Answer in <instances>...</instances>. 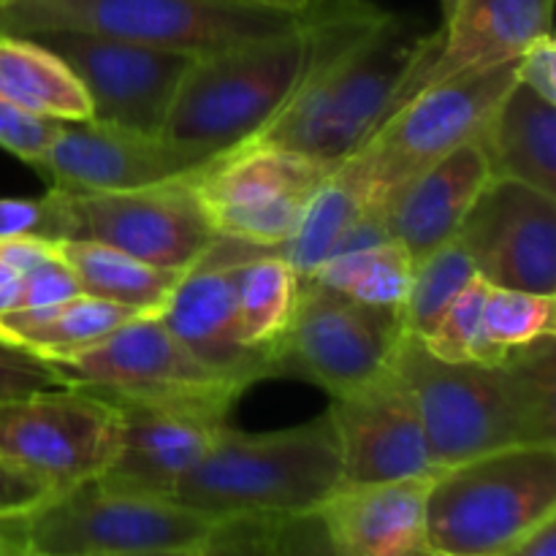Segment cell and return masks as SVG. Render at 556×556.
Masks as SVG:
<instances>
[{"label":"cell","mask_w":556,"mask_h":556,"mask_svg":"<svg viewBox=\"0 0 556 556\" xmlns=\"http://www.w3.org/2000/svg\"><path fill=\"white\" fill-rule=\"evenodd\" d=\"M304 65L277 117L248 144H275L337 168L391 114L429 33L369 0H309Z\"/></svg>","instance_id":"cell-1"},{"label":"cell","mask_w":556,"mask_h":556,"mask_svg":"<svg viewBox=\"0 0 556 556\" xmlns=\"http://www.w3.org/2000/svg\"><path fill=\"white\" fill-rule=\"evenodd\" d=\"M391 367L416 396L438 470L519 445H556V337L500 364H451L405 334Z\"/></svg>","instance_id":"cell-2"},{"label":"cell","mask_w":556,"mask_h":556,"mask_svg":"<svg viewBox=\"0 0 556 556\" xmlns=\"http://www.w3.org/2000/svg\"><path fill=\"white\" fill-rule=\"evenodd\" d=\"M340 486V443L326 410L275 432L226 424L172 500L212 519H293L320 510Z\"/></svg>","instance_id":"cell-3"},{"label":"cell","mask_w":556,"mask_h":556,"mask_svg":"<svg viewBox=\"0 0 556 556\" xmlns=\"http://www.w3.org/2000/svg\"><path fill=\"white\" fill-rule=\"evenodd\" d=\"M302 65V16L282 33L195 54L161 136L210 155H226L277 117L296 87Z\"/></svg>","instance_id":"cell-4"},{"label":"cell","mask_w":556,"mask_h":556,"mask_svg":"<svg viewBox=\"0 0 556 556\" xmlns=\"http://www.w3.org/2000/svg\"><path fill=\"white\" fill-rule=\"evenodd\" d=\"M556 516V445H519L445 467L429 483L434 556H500Z\"/></svg>","instance_id":"cell-5"},{"label":"cell","mask_w":556,"mask_h":556,"mask_svg":"<svg viewBox=\"0 0 556 556\" xmlns=\"http://www.w3.org/2000/svg\"><path fill=\"white\" fill-rule=\"evenodd\" d=\"M299 16L258 0H9L0 36L71 30L204 54L288 30Z\"/></svg>","instance_id":"cell-6"},{"label":"cell","mask_w":556,"mask_h":556,"mask_svg":"<svg viewBox=\"0 0 556 556\" xmlns=\"http://www.w3.org/2000/svg\"><path fill=\"white\" fill-rule=\"evenodd\" d=\"M516 81V60L467 71L402 103L337 168L362 190L367 210L383 217L407 182L459 147L478 141L494 106Z\"/></svg>","instance_id":"cell-7"},{"label":"cell","mask_w":556,"mask_h":556,"mask_svg":"<svg viewBox=\"0 0 556 556\" xmlns=\"http://www.w3.org/2000/svg\"><path fill=\"white\" fill-rule=\"evenodd\" d=\"M217 521L172 497L92 478L22 516V538L38 556H134L204 541Z\"/></svg>","instance_id":"cell-8"},{"label":"cell","mask_w":556,"mask_h":556,"mask_svg":"<svg viewBox=\"0 0 556 556\" xmlns=\"http://www.w3.org/2000/svg\"><path fill=\"white\" fill-rule=\"evenodd\" d=\"M402 337V309L353 302L304 277L275 351V378L307 380L337 400L383 372Z\"/></svg>","instance_id":"cell-9"},{"label":"cell","mask_w":556,"mask_h":556,"mask_svg":"<svg viewBox=\"0 0 556 556\" xmlns=\"http://www.w3.org/2000/svg\"><path fill=\"white\" fill-rule=\"evenodd\" d=\"M119 410L81 386L0 402V456L54 494L103 476L119 451Z\"/></svg>","instance_id":"cell-10"},{"label":"cell","mask_w":556,"mask_h":556,"mask_svg":"<svg viewBox=\"0 0 556 556\" xmlns=\"http://www.w3.org/2000/svg\"><path fill=\"white\" fill-rule=\"evenodd\" d=\"M331 172L286 147L242 144L195 174V193L217 237L282 248Z\"/></svg>","instance_id":"cell-11"},{"label":"cell","mask_w":556,"mask_h":556,"mask_svg":"<svg viewBox=\"0 0 556 556\" xmlns=\"http://www.w3.org/2000/svg\"><path fill=\"white\" fill-rule=\"evenodd\" d=\"M49 367L65 386H81L103 396L233 407L244 394L231 380L201 364L155 313L125 320L96 345L54 358Z\"/></svg>","instance_id":"cell-12"},{"label":"cell","mask_w":556,"mask_h":556,"mask_svg":"<svg viewBox=\"0 0 556 556\" xmlns=\"http://www.w3.org/2000/svg\"><path fill=\"white\" fill-rule=\"evenodd\" d=\"M63 195L68 242L106 244L161 269L185 271L217 239L195 193V174L134 190Z\"/></svg>","instance_id":"cell-13"},{"label":"cell","mask_w":556,"mask_h":556,"mask_svg":"<svg viewBox=\"0 0 556 556\" xmlns=\"http://www.w3.org/2000/svg\"><path fill=\"white\" fill-rule=\"evenodd\" d=\"M36 38L58 54L90 98L96 123L161 136L174 96L195 54L92 33L52 30Z\"/></svg>","instance_id":"cell-14"},{"label":"cell","mask_w":556,"mask_h":556,"mask_svg":"<svg viewBox=\"0 0 556 556\" xmlns=\"http://www.w3.org/2000/svg\"><path fill=\"white\" fill-rule=\"evenodd\" d=\"M454 239L489 286L556 296V195L489 177Z\"/></svg>","instance_id":"cell-15"},{"label":"cell","mask_w":556,"mask_h":556,"mask_svg":"<svg viewBox=\"0 0 556 556\" xmlns=\"http://www.w3.org/2000/svg\"><path fill=\"white\" fill-rule=\"evenodd\" d=\"M261 250L269 248L217 237L204 255L182 271L155 313L201 364L242 391L258 380L275 378L271 358L250 351L239 337L237 271Z\"/></svg>","instance_id":"cell-16"},{"label":"cell","mask_w":556,"mask_h":556,"mask_svg":"<svg viewBox=\"0 0 556 556\" xmlns=\"http://www.w3.org/2000/svg\"><path fill=\"white\" fill-rule=\"evenodd\" d=\"M217 155L177 144L166 136L139 134L117 125L63 123L36 172L52 190L68 195L134 190L204 172Z\"/></svg>","instance_id":"cell-17"},{"label":"cell","mask_w":556,"mask_h":556,"mask_svg":"<svg viewBox=\"0 0 556 556\" xmlns=\"http://www.w3.org/2000/svg\"><path fill=\"white\" fill-rule=\"evenodd\" d=\"M331 424L342 459V486L434 478L416 396L394 367L331 400Z\"/></svg>","instance_id":"cell-18"},{"label":"cell","mask_w":556,"mask_h":556,"mask_svg":"<svg viewBox=\"0 0 556 556\" xmlns=\"http://www.w3.org/2000/svg\"><path fill=\"white\" fill-rule=\"evenodd\" d=\"M103 400L119 410L123 432L117 456L98 478L109 486L155 497H172L177 483L210 451L212 440L233 410L215 402H155L128 396Z\"/></svg>","instance_id":"cell-19"},{"label":"cell","mask_w":556,"mask_h":556,"mask_svg":"<svg viewBox=\"0 0 556 556\" xmlns=\"http://www.w3.org/2000/svg\"><path fill=\"white\" fill-rule=\"evenodd\" d=\"M552 14L554 0H456L443 25L424 41L391 114L427 87L516 60L527 43L552 33Z\"/></svg>","instance_id":"cell-20"},{"label":"cell","mask_w":556,"mask_h":556,"mask_svg":"<svg viewBox=\"0 0 556 556\" xmlns=\"http://www.w3.org/2000/svg\"><path fill=\"white\" fill-rule=\"evenodd\" d=\"M432 478L340 486L318 516L334 556H434L427 538Z\"/></svg>","instance_id":"cell-21"},{"label":"cell","mask_w":556,"mask_h":556,"mask_svg":"<svg viewBox=\"0 0 556 556\" xmlns=\"http://www.w3.org/2000/svg\"><path fill=\"white\" fill-rule=\"evenodd\" d=\"M489 177L478 141L459 147L402 188L383 215L386 231L418 264L456 237Z\"/></svg>","instance_id":"cell-22"},{"label":"cell","mask_w":556,"mask_h":556,"mask_svg":"<svg viewBox=\"0 0 556 556\" xmlns=\"http://www.w3.org/2000/svg\"><path fill=\"white\" fill-rule=\"evenodd\" d=\"M492 177L556 195V103L519 79L505 90L478 136Z\"/></svg>","instance_id":"cell-23"},{"label":"cell","mask_w":556,"mask_h":556,"mask_svg":"<svg viewBox=\"0 0 556 556\" xmlns=\"http://www.w3.org/2000/svg\"><path fill=\"white\" fill-rule=\"evenodd\" d=\"M136 315L144 313L79 293V296L47 304V307L14 309V313L0 315V340L43 362H54V358H65L96 345L98 340L112 334L117 326Z\"/></svg>","instance_id":"cell-24"},{"label":"cell","mask_w":556,"mask_h":556,"mask_svg":"<svg viewBox=\"0 0 556 556\" xmlns=\"http://www.w3.org/2000/svg\"><path fill=\"white\" fill-rule=\"evenodd\" d=\"M0 96L60 123H85L92 117L85 87L36 38L0 36Z\"/></svg>","instance_id":"cell-25"},{"label":"cell","mask_w":556,"mask_h":556,"mask_svg":"<svg viewBox=\"0 0 556 556\" xmlns=\"http://www.w3.org/2000/svg\"><path fill=\"white\" fill-rule=\"evenodd\" d=\"M58 253L74 271L81 293L139 309V313H157L182 277V271L161 269L123 250L85 242V239L60 242Z\"/></svg>","instance_id":"cell-26"},{"label":"cell","mask_w":556,"mask_h":556,"mask_svg":"<svg viewBox=\"0 0 556 556\" xmlns=\"http://www.w3.org/2000/svg\"><path fill=\"white\" fill-rule=\"evenodd\" d=\"M299 296V275L282 258L280 248H269L244 261L237 271L239 337L250 351L269 356L293 318Z\"/></svg>","instance_id":"cell-27"},{"label":"cell","mask_w":556,"mask_h":556,"mask_svg":"<svg viewBox=\"0 0 556 556\" xmlns=\"http://www.w3.org/2000/svg\"><path fill=\"white\" fill-rule=\"evenodd\" d=\"M367 212L358 185L342 168H334L309 199L293 237L280 248L282 258L293 266L299 280L334 258L342 239Z\"/></svg>","instance_id":"cell-28"},{"label":"cell","mask_w":556,"mask_h":556,"mask_svg":"<svg viewBox=\"0 0 556 556\" xmlns=\"http://www.w3.org/2000/svg\"><path fill=\"white\" fill-rule=\"evenodd\" d=\"M304 280V277H302ZM320 286L372 307L402 309L413 280V258L400 242L369 244V248L348 250L326 261L318 271L309 275Z\"/></svg>","instance_id":"cell-29"},{"label":"cell","mask_w":556,"mask_h":556,"mask_svg":"<svg viewBox=\"0 0 556 556\" xmlns=\"http://www.w3.org/2000/svg\"><path fill=\"white\" fill-rule=\"evenodd\" d=\"M478 277L470 255L456 239L445 242L427 258L413 264L410 291L402 302V324L405 334L427 337L440 315L451 307L456 296Z\"/></svg>","instance_id":"cell-30"},{"label":"cell","mask_w":556,"mask_h":556,"mask_svg":"<svg viewBox=\"0 0 556 556\" xmlns=\"http://www.w3.org/2000/svg\"><path fill=\"white\" fill-rule=\"evenodd\" d=\"M554 331L556 296L489 286L483 299V340L494 364L514 351L554 337Z\"/></svg>","instance_id":"cell-31"},{"label":"cell","mask_w":556,"mask_h":556,"mask_svg":"<svg viewBox=\"0 0 556 556\" xmlns=\"http://www.w3.org/2000/svg\"><path fill=\"white\" fill-rule=\"evenodd\" d=\"M489 282L476 277L451 307L440 315L427 337H421L424 348L440 362L451 364H494L483 340V299H486Z\"/></svg>","instance_id":"cell-32"},{"label":"cell","mask_w":556,"mask_h":556,"mask_svg":"<svg viewBox=\"0 0 556 556\" xmlns=\"http://www.w3.org/2000/svg\"><path fill=\"white\" fill-rule=\"evenodd\" d=\"M282 521L286 519H253V516L220 519L204 541L134 556H282Z\"/></svg>","instance_id":"cell-33"},{"label":"cell","mask_w":556,"mask_h":556,"mask_svg":"<svg viewBox=\"0 0 556 556\" xmlns=\"http://www.w3.org/2000/svg\"><path fill=\"white\" fill-rule=\"evenodd\" d=\"M0 239L68 242L71 223L65 195L49 188L38 199H0Z\"/></svg>","instance_id":"cell-34"},{"label":"cell","mask_w":556,"mask_h":556,"mask_svg":"<svg viewBox=\"0 0 556 556\" xmlns=\"http://www.w3.org/2000/svg\"><path fill=\"white\" fill-rule=\"evenodd\" d=\"M60 128H63L60 119L33 114L0 96V150L11 152L27 166H36L41 161L49 144L58 139Z\"/></svg>","instance_id":"cell-35"},{"label":"cell","mask_w":556,"mask_h":556,"mask_svg":"<svg viewBox=\"0 0 556 556\" xmlns=\"http://www.w3.org/2000/svg\"><path fill=\"white\" fill-rule=\"evenodd\" d=\"M81 288L76 282L74 271L68 269L63 258L58 253V244H54V253L47 255L41 264L33 266L30 271L22 275V291H20V307L16 309H33V307H47V304L65 302V299L79 296Z\"/></svg>","instance_id":"cell-36"},{"label":"cell","mask_w":556,"mask_h":556,"mask_svg":"<svg viewBox=\"0 0 556 556\" xmlns=\"http://www.w3.org/2000/svg\"><path fill=\"white\" fill-rule=\"evenodd\" d=\"M54 386L65 383L49 367V362L0 340V402L33 394V391L54 389Z\"/></svg>","instance_id":"cell-37"},{"label":"cell","mask_w":556,"mask_h":556,"mask_svg":"<svg viewBox=\"0 0 556 556\" xmlns=\"http://www.w3.org/2000/svg\"><path fill=\"white\" fill-rule=\"evenodd\" d=\"M54 253L41 239H0V315L20 307L22 275Z\"/></svg>","instance_id":"cell-38"},{"label":"cell","mask_w":556,"mask_h":556,"mask_svg":"<svg viewBox=\"0 0 556 556\" xmlns=\"http://www.w3.org/2000/svg\"><path fill=\"white\" fill-rule=\"evenodd\" d=\"M49 497H54V492L41 478L30 476L14 462L0 456V519L27 516L30 510L41 508Z\"/></svg>","instance_id":"cell-39"},{"label":"cell","mask_w":556,"mask_h":556,"mask_svg":"<svg viewBox=\"0 0 556 556\" xmlns=\"http://www.w3.org/2000/svg\"><path fill=\"white\" fill-rule=\"evenodd\" d=\"M516 79L556 103V47L552 33L527 43L525 52L516 58Z\"/></svg>","instance_id":"cell-40"},{"label":"cell","mask_w":556,"mask_h":556,"mask_svg":"<svg viewBox=\"0 0 556 556\" xmlns=\"http://www.w3.org/2000/svg\"><path fill=\"white\" fill-rule=\"evenodd\" d=\"M500 556H556V516L527 532Z\"/></svg>","instance_id":"cell-41"},{"label":"cell","mask_w":556,"mask_h":556,"mask_svg":"<svg viewBox=\"0 0 556 556\" xmlns=\"http://www.w3.org/2000/svg\"><path fill=\"white\" fill-rule=\"evenodd\" d=\"M0 556H27L20 519H0Z\"/></svg>","instance_id":"cell-42"},{"label":"cell","mask_w":556,"mask_h":556,"mask_svg":"<svg viewBox=\"0 0 556 556\" xmlns=\"http://www.w3.org/2000/svg\"><path fill=\"white\" fill-rule=\"evenodd\" d=\"M258 3L271 5V9L288 11V14H302V11L309 5V0H258Z\"/></svg>","instance_id":"cell-43"},{"label":"cell","mask_w":556,"mask_h":556,"mask_svg":"<svg viewBox=\"0 0 556 556\" xmlns=\"http://www.w3.org/2000/svg\"><path fill=\"white\" fill-rule=\"evenodd\" d=\"M454 3H456V0H440V11H443V20L451 14V9H454Z\"/></svg>","instance_id":"cell-44"},{"label":"cell","mask_w":556,"mask_h":556,"mask_svg":"<svg viewBox=\"0 0 556 556\" xmlns=\"http://www.w3.org/2000/svg\"><path fill=\"white\" fill-rule=\"evenodd\" d=\"M3 3H9V0H0V5H3Z\"/></svg>","instance_id":"cell-45"},{"label":"cell","mask_w":556,"mask_h":556,"mask_svg":"<svg viewBox=\"0 0 556 556\" xmlns=\"http://www.w3.org/2000/svg\"><path fill=\"white\" fill-rule=\"evenodd\" d=\"M27 556H38V554H27Z\"/></svg>","instance_id":"cell-46"}]
</instances>
